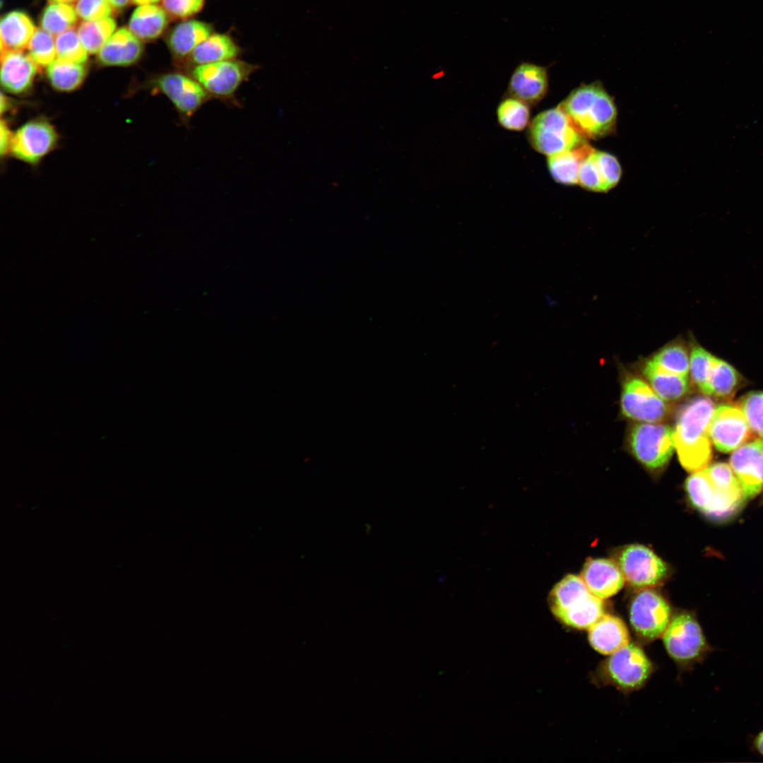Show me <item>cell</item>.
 <instances>
[{
	"label": "cell",
	"instance_id": "1",
	"mask_svg": "<svg viewBox=\"0 0 763 763\" xmlns=\"http://www.w3.org/2000/svg\"><path fill=\"white\" fill-rule=\"evenodd\" d=\"M715 406L705 396L693 398L677 413L674 443L678 459L690 473L704 470L712 459L709 422Z\"/></svg>",
	"mask_w": 763,
	"mask_h": 763
},
{
	"label": "cell",
	"instance_id": "2",
	"mask_svg": "<svg viewBox=\"0 0 763 763\" xmlns=\"http://www.w3.org/2000/svg\"><path fill=\"white\" fill-rule=\"evenodd\" d=\"M559 105L574 128L585 138H600L615 129V103L598 82L580 85Z\"/></svg>",
	"mask_w": 763,
	"mask_h": 763
},
{
	"label": "cell",
	"instance_id": "3",
	"mask_svg": "<svg viewBox=\"0 0 763 763\" xmlns=\"http://www.w3.org/2000/svg\"><path fill=\"white\" fill-rule=\"evenodd\" d=\"M548 604L554 616L573 628L588 629L603 615L604 603L592 594L581 577L569 574L551 590Z\"/></svg>",
	"mask_w": 763,
	"mask_h": 763
},
{
	"label": "cell",
	"instance_id": "4",
	"mask_svg": "<svg viewBox=\"0 0 763 763\" xmlns=\"http://www.w3.org/2000/svg\"><path fill=\"white\" fill-rule=\"evenodd\" d=\"M528 138L538 153L550 156L585 142L559 105L538 114L528 127Z\"/></svg>",
	"mask_w": 763,
	"mask_h": 763
},
{
	"label": "cell",
	"instance_id": "5",
	"mask_svg": "<svg viewBox=\"0 0 763 763\" xmlns=\"http://www.w3.org/2000/svg\"><path fill=\"white\" fill-rule=\"evenodd\" d=\"M144 87L166 96L176 110L181 122L187 126L194 114L211 97L189 73L173 71L149 78Z\"/></svg>",
	"mask_w": 763,
	"mask_h": 763
},
{
	"label": "cell",
	"instance_id": "6",
	"mask_svg": "<svg viewBox=\"0 0 763 763\" xmlns=\"http://www.w3.org/2000/svg\"><path fill=\"white\" fill-rule=\"evenodd\" d=\"M662 637L668 654L684 666L701 662L712 650L699 623L688 613L675 615Z\"/></svg>",
	"mask_w": 763,
	"mask_h": 763
},
{
	"label": "cell",
	"instance_id": "7",
	"mask_svg": "<svg viewBox=\"0 0 763 763\" xmlns=\"http://www.w3.org/2000/svg\"><path fill=\"white\" fill-rule=\"evenodd\" d=\"M259 66L237 59L196 66L189 73L211 98L231 101L241 85L248 81Z\"/></svg>",
	"mask_w": 763,
	"mask_h": 763
},
{
	"label": "cell",
	"instance_id": "8",
	"mask_svg": "<svg viewBox=\"0 0 763 763\" xmlns=\"http://www.w3.org/2000/svg\"><path fill=\"white\" fill-rule=\"evenodd\" d=\"M652 671V663L641 648L629 643L611 654L601 668L603 680L625 691L641 687Z\"/></svg>",
	"mask_w": 763,
	"mask_h": 763
},
{
	"label": "cell",
	"instance_id": "9",
	"mask_svg": "<svg viewBox=\"0 0 763 763\" xmlns=\"http://www.w3.org/2000/svg\"><path fill=\"white\" fill-rule=\"evenodd\" d=\"M674 430L670 426L653 422L635 425L629 434L634 456L650 469L664 467L675 450Z\"/></svg>",
	"mask_w": 763,
	"mask_h": 763
},
{
	"label": "cell",
	"instance_id": "10",
	"mask_svg": "<svg viewBox=\"0 0 763 763\" xmlns=\"http://www.w3.org/2000/svg\"><path fill=\"white\" fill-rule=\"evenodd\" d=\"M670 608L657 592L644 589L629 606L630 624L637 636L651 641L663 636L670 621Z\"/></svg>",
	"mask_w": 763,
	"mask_h": 763
},
{
	"label": "cell",
	"instance_id": "11",
	"mask_svg": "<svg viewBox=\"0 0 763 763\" xmlns=\"http://www.w3.org/2000/svg\"><path fill=\"white\" fill-rule=\"evenodd\" d=\"M58 140V133L50 122L35 118L13 133L10 153L22 162L37 165L53 150Z\"/></svg>",
	"mask_w": 763,
	"mask_h": 763
},
{
	"label": "cell",
	"instance_id": "12",
	"mask_svg": "<svg viewBox=\"0 0 763 763\" xmlns=\"http://www.w3.org/2000/svg\"><path fill=\"white\" fill-rule=\"evenodd\" d=\"M617 564L625 579L634 587L658 585L667 576V564L651 550L641 545H629L620 552Z\"/></svg>",
	"mask_w": 763,
	"mask_h": 763
},
{
	"label": "cell",
	"instance_id": "13",
	"mask_svg": "<svg viewBox=\"0 0 763 763\" xmlns=\"http://www.w3.org/2000/svg\"><path fill=\"white\" fill-rule=\"evenodd\" d=\"M709 434L716 449L724 453L735 450L755 437L742 410L731 404L714 408Z\"/></svg>",
	"mask_w": 763,
	"mask_h": 763
},
{
	"label": "cell",
	"instance_id": "14",
	"mask_svg": "<svg viewBox=\"0 0 763 763\" xmlns=\"http://www.w3.org/2000/svg\"><path fill=\"white\" fill-rule=\"evenodd\" d=\"M622 414L644 422H658L668 413V405L644 380L628 377L623 382L621 393Z\"/></svg>",
	"mask_w": 763,
	"mask_h": 763
},
{
	"label": "cell",
	"instance_id": "15",
	"mask_svg": "<svg viewBox=\"0 0 763 763\" xmlns=\"http://www.w3.org/2000/svg\"><path fill=\"white\" fill-rule=\"evenodd\" d=\"M730 465L745 497L759 494L763 487V438L752 439L734 450Z\"/></svg>",
	"mask_w": 763,
	"mask_h": 763
},
{
	"label": "cell",
	"instance_id": "16",
	"mask_svg": "<svg viewBox=\"0 0 763 763\" xmlns=\"http://www.w3.org/2000/svg\"><path fill=\"white\" fill-rule=\"evenodd\" d=\"M39 66L23 51L1 52V84L11 94L28 93L34 83Z\"/></svg>",
	"mask_w": 763,
	"mask_h": 763
},
{
	"label": "cell",
	"instance_id": "17",
	"mask_svg": "<svg viewBox=\"0 0 763 763\" xmlns=\"http://www.w3.org/2000/svg\"><path fill=\"white\" fill-rule=\"evenodd\" d=\"M548 88V72L545 66L522 61L514 69L508 89L511 95L526 104H535L545 95Z\"/></svg>",
	"mask_w": 763,
	"mask_h": 763
},
{
	"label": "cell",
	"instance_id": "18",
	"mask_svg": "<svg viewBox=\"0 0 763 763\" xmlns=\"http://www.w3.org/2000/svg\"><path fill=\"white\" fill-rule=\"evenodd\" d=\"M581 577L590 592L602 599L616 594L625 580L618 564L608 559L587 560Z\"/></svg>",
	"mask_w": 763,
	"mask_h": 763
},
{
	"label": "cell",
	"instance_id": "19",
	"mask_svg": "<svg viewBox=\"0 0 763 763\" xmlns=\"http://www.w3.org/2000/svg\"><path fill=\"white\" fill-rule=\"evenodd\" d=\"M621 175L620 162L615 156L594 148L581 168V177L586 185L598 192H606L615 187Z\"/></svg>",
	"mask_w": 763,
	"mask_h": 763
},
{
	"label": "cell",
	"instance_id": "20",
	"mask_svg": "<svg viewBox=\"0 0 763 763\" xmlns=\"http://www.w3.org/2000/svg\"><path fill=\"white\" fill-rule=\"evenodd\" d=\"M143 52V46L129 29L121 28L114 32L97 53L98 62L107 66H126L136 63Z\"/></svg>",
	"mask_w": 763,
	"mask_h": 763
},
{
	"label": "cell",
	"instance_id": "21",
	"mask_svg": "<svg viewBox=\"0 0 763 763\" xmlns=\"http://www.w3.org/2000/svg\"><path fill=\"white\" fill-rule=\"evenodd\" d=\"M212 33L213 27L208 23L183 20L170 30L166 43L176 63L181 66L192 51Z\"/></svg>",
	"mask_w": 763,
	"mask_h": 763
},
{
	"label": "cell",
	"instance_id": "22",
	"mask_svg": "<svg viewBox=\"0 0 763 763\" xmlns=\"http://www.w3.org/2000/svg\"><path fill=\"white\" fill-rule=\"evenodd\" d=\"M593 648L603 655H611L629 643V634L618 617L605 614L588 628Z\"/></svg>",
	"mask_w": 763,
	"mask_h": 763
},
{
	"label": "cell",
	"instance_id": "23",
	"mask_svg": "<svg viewBox=\"0 0 763 763\" xmlns=\"http://www.w3.org/2000/svg\"><path fill=\"white\" fill-rule=\"evenodd\" d=\"M241 49L227 34L212 33L201 42L182 65L189 69L196 66L236 59Z\"/></svg>",
	"mask_w": 763,
	"mask_h": 763
},
{
	"label": "cell",
	"instance_id": "24",
	"mask_svg": "<svg viewBox=\"0 0 763 763\" xmlns=\"http://www.w3.org/2000/svg\"><path fill=\"white\" fill-rule=\"evenodd\" d=\"M642 373L653 391L665 401H675L686 395L690 389L688 376L668 372L651 359L645 362Z\"/></svg>",
	"mask_w": 763,
	"mask_h": 763
},
{
	"label": "cell",
	"instance_id": "25",
	"mask_svg": "<svg viewBox=\"0 0 763 763\" xmlns=\"http://www.w3.org/2000/svg\"><path fill=\"white\" fill-rule=\"evenodd\" d=\"M36 30L31 18L25 13L13 11L1 20V52L23 51Z\"/></svg>",
	"mask_w": 763,
	"mask_h": 763
},
{
	"label": "cell",
	"instance_id": "26",
	"mask_svg": "<svg viewBox=\"0 0 763 763\" xmlns=\"http://www.w3.org/2000/svg\"><path fill=\"white\" fill-rule=\"evenodd\" d=\"M170 16L162 7L146 4L137 7L129 23V30L141 41H151L159 37L167 28Z\"/></svg>",
	"mask_w": 763,
	"mask_h": 763
},
{
	"label": "cell",
	"instance_id": "27",
	"mask_svg": "<svg viewBox=\"0 0 763 763\" xmlns=\"http://www.w3.org/2000/svg\"><path fill=\"white\" fill-rule=\"evenodd\" d=\"M593 149L585 141L572 149L548 156V169L555 181L565 185L578 184L580 165Z\"/></svg>",
	"mask_w": 763,
	"mask_h": 763
},
{
	"label": "cell",
	"instance_id": "28",
	"mask_svg": "<svg viewBox=\"0 0 763 763\" xmlns=\"http://www.w3.org/2000/svg\"><path fill=\"white\" fill-rule=\"evenodd\" d=\"M46 69L47 80L53 89L61 93H70L83 83L87 68L84 64L56 59Z\"/></svg>",
	"mask_w": 763,
	"mask_h": 763
},
{
	"label": "cell",
	"instance_id": "29",
	"mask_svg": "<svg viewBox=\"0 0 763 763\" xmlns=\"http://www.w3.org/2000/svg\"><path fill=\"white\" fill-rule=\"evenodd\" d=\"M740 384L738 372L726 362L714 356L709 370L706 396L730 399Z\"/></svg>",
	"mask_w": 763,
	"mask_h": 763
},
{
	"label": "cell",
	"instance_id": "30",
	"mask_svg": "<svg viewBox=\"0 0 763 763\" xmlns=\"http://www.w3.org/2000/svg\"><path fill=\"white\" fill-rule=\"evenodd\" d=\"M116 22L112 18L95 20H85L77 30L80 40L90 54L98 53L114 33Z\"/></svg>",
	"mask_w": 763,
	"mask_h": 763
},
{
	"label": "cell",
	"instance_id": "31",
	"mask_svg": "<svg viewBox=\"0 0 763 763\" xmlns=\"http://www.w3.org/2000/svg\"><path fill=\"white\" fill-rule=\"evenodd\" d=\"M687 345L676 338L658 350L651 358L661 368L680 375L688 376L690 358Z\"/></svg>",
	"mask_w": 763,
	"mask_h": 763
},
{
	"label": "cell",
	"instance_id": "32",
	"mask_svg": "<svg viewBox=\"0 0 763 763\" xmlns=\"http://www.w3.org/2000/svg\"><path fill=\"white\" fill-rule=\"evenodd\" d=\"M77 17L76 9L69 4L51 2L41 14V28L52 35H58L72 28Z\"/></svg>",
	"mask_w": 763,
	"mask_h": 763
},
{
	"label": "cell",
	"instance_id": "33",
	"mask_svg": "<svg viewBox=\"0 0 763 763\" xmlns=\"http://www.w3.org/2000/svg\"><path fill=\"white\" fill-rule=\"evenodd\" d=\"M497 115L499 124L510 131L524 130L530 120L528 104L514 97H507L499 104Z\"/></svg>",
	"mask_w": 763,
	"mask_h": 763
},
{
	"label": "cell",
	"instance_id": "34",
	"mask_svg": "<svg viewBox=\"0 0 763 763\" xmlns=\"http://www.w3.org/2000/svg\"><path fill=\"white\" fill-rule=\"evenodd\" d=\"M685 488L691 504L702 513L714 495V487L705 471L693 473L687 478Z\"/></svg>",
	"mask_w": 763,
	"mask_h": 763
},
{
	"label": "cell",
	"instance_id": "35",
	"mask_svg": "<svg viewBox=\"0 0 763 763\" xmlns=\"http://www.w3.org/2000/svg\"><path fill=\"white\" fill-rule=\"evenodd\" d=\"M27 48L29 56L39 68L47 67L56 59L55 40L42 28L36 29Z\"/></svg>",
	"mask_w": 763,
	"mask_h": 763
},
{
	"label": "cell",
	"instance_id": "36",
	"mask_svg": "<svg viewBox=\"0 0 763 763\" xmlns=\"http://www.w3.org/2000/svg\"><path fill=\"white\" fill-rule=\"evenodd\" d=\"M55 47L59 59L81 64L88 59V52L83 46L77 31L73 28L57 36Z\"/></svg>",
	"mask_w": 763,
	"mask_h": 763
},
{
	"label": "cell",
	"instance_id": "37",
	"mask_svg": "<svg viewBox=\"0 0 763 763\" xmlns=\"http://www.w3.org/2000/svg\"><path fill=\"white\" fill-rule=\"evenodd\" d=\"M714 356L697 343L692 346L690 356V373L694 383L706 395L707 382Z\"/></svg>",
	"mask_w": 763,
	"mask_h": 763
},
{
	"label": "cell",
	"instance_id": "38",
	"mask_svg": "<svg viewBox=\"0 0 763 763\" xmlns=\"http://www.w3.org/2000/svg\"><path fill=\"white\" fill-rule=\"evenodd\" d=\"M755 435L763 438V391L744 396L738 404Z\"/></svg>",
	"mask_w": 763,
	"mask_h": 763
},
{
	"label": "cell",
	"instance_id": "39",
	"mask_svg": "<svg viewBox=\"0 0 763 763\" xmlns=\"http://www.w3.org/2000/svg\"><path fill=\"white\" fill-rule=\"evenodd\" d=\"M75 9L78 16L84 20L109 18L114 12L108 0H78Z\"/></svg>",
	"mask_w": 763,
	"mask_h": 763
},
{
	"label": "cell",
	"instance_id": "40",
	"mask_svg": "<svg viewBox=\"0 0 763 763\" xmlns=\"http://www.w3.org/2000/svg\"><path fill=\"white\" fill-rule=\"evenodd\" d=\"M161 4L170 18L183 20L200 12L204 0H161Z\"/></svg>",
	"mask_w": 763,
	"mask_h": 763
},
{
	"label": "cell",
	"instance_id": "41",
	"mask_svg": "<svg viewBox=\"0 0 763 763\" xmlns=\"http://www.w3.org/2000/svg\"><path fill=\"white\" fill-rule=\"evenodd\" d=\"M13 133L11 132L6 121L1 119L0 124V153L4 156L10 153Z\"/></svg>",
	"mask_w": 763,
	"mask_h": 763
},
{
	"label": "cell",
	"instance_id": "42",
	"mask_svg": "<svg viewBox=\"0 0 763 763\" xmlns=\"http://www.w3.org/2000/svg\"><path fill=\"white\" fill-rule=\"evenodd\" d=\"M753 745L756 751L763 756V731L756 735L754 739Z\"/></svg>",
	"mask_w": 763,
	"mask_h": 763
},
{
	"label": "cell",
	"instance_id": "43",
	"mask_svg": "<svg viewBox=\"0 0 763 763\" xmlns=\"http://www.w3.org/2000/svg\"><path fill=\"white\" fill-rule=\"evenodd\" d=\"M11 100L3 93L1 95V113L4 114L11 108Z\"/></svg>",
	"mask_w": 763,
	"mask_h": 763
},
{
	"label": "cell",
	"instance_id": "44",
	"mask_svg": "<svg viewBox=\"0 0 763 763\" xmlns=\"http://www.w3.org/2000/svg\"><path fill=\"white\" fill-rule=\"evenodd\" d=\"M114 9H122L129 3V0H108Z\"/></svg>",
	"mask_w": 763,
	"mask_h": 763
},
{
	"label": "cell",
	"instance_id": "45",
	"mask_svg": "<svg viewBox=\"0 0 763 763\" xmlns=\"http://www.w3.org/2000/svg\"><path fill=\"white\" fill-rule=\"evenodd\" d=\"M161 0H131L136 5L142 6L146 4H155Z\"/></svg>",
	"mask_w": 763,
	"mask_h": 763
},
{
	"label": "cell",
	"instance_id": "46",
	"mask_svg": "<svg viewBox=\"0 0 763 763\" xmlns=\"http://www.w3.org/2000/svg\"><path fill=\"white\" fill-rule=\"evenodd\" d=\"M49 1H50L51 2H57V3H65V4H68V3H72V2H73V1H76V0H49Z\"/></svg>",
	"mask_w": 763,
	"mask_h": 763
}]
</instances>
